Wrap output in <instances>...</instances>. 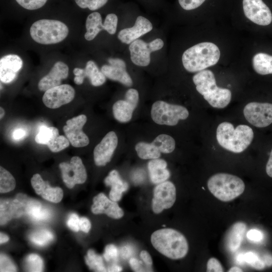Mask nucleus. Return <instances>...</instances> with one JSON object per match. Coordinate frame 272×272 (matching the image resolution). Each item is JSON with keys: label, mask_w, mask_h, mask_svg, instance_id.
Returning <instances> with one entry per match:
<instances>
[{"label": "nucleus", "mask_w": 272, "mask_h": 272, "mask_svg": "<svg viewBox=\"0 0 272 272\" xmlns=\"http://www.w3.org/2000/svg\"><path fill=\"white\" fill-rule=\"evenodd\" d=\"M193 82L197 91L214 108H223L230 103L232 94L230 90L218 87L214 73L203 70L194 75Z\"/></svg>", "instance_id": "4"}, {"label": "nucleus", "mask_w": 272, "mask_h": 272, "mask_svg": "<svg viewBox=\"0 0 272 272\" xmlns=\"http://www.w3.org/2000/svg\"><path fill=\"white\" fill-rule=\"evenodd\" d=\"M265 264V266H270L272 265V256L270 255H265L261 258Z\"/></svg>", "instance_id": "56"}, {"label": "nucleus", "mask_w": 272, "mask_h": 272, "mask_svg": "<svg viewBox=\"0 0 272 272\" xmlns=\"http://www.w3.org/2000/svg\"><path fill=\"white\" fill-rule=\"evenodd\" d=\"M67 226L73 231L77 232L80 228V218L75 213L71 214L66 222Z\"/></svg>", "instance_id": "48"}, {"label": "nucleus", "mask_w": 272, "mask_h": 272, "mask_svg": "<svg viewBox=\"0 0 272 272\" xmlns=\"http://www.w3.org/2000/svg\"><path fill=\"white\" fill-rule=\"evenodd\" d=\"M30 240L34 244L43 246L48 244L54 238L53 234L46 229L35 231L30 235Z\"/></svg>", "instance_id": "37"}, {"label": "nucleus", "mask_w": 272, "mask_h": 272, "mask_svg": "<svg viewBox=\"0 0 272 272\" xmlns=\"http://www.w3.org/2000/svg\"><path fill=\"white\" fill-rule=\"evenodd\" d=\"M117 23L118 18L115 14H108L103 23L104 30L111 35L114 34L116 31Z\"/></svg>", "instance_id": "42"}, {"label": "nucleus", "mask_w": 272, "mask_h": 272, "mask_svg": "<svg viewBox=\"0 0 272 272\" xmlns=\"http://www.w3.org/2000/svg\"><path fill=\"white\" fill-rule=\"evenodd\" d=\"M236 260L239 264L246 263L256 269H262L266 266L261 258L253 252L238 254L236 257Z\"/></svg>", "instance_id": "32"}, {"label": "nucleus", "mask_w": 272, "mask_h": 272, "mask_svg": "<svg viewBox=\"0 0 272 272\" xmlns=\"http://www.w3.org/2000/svg\"><path fill=\"white\" fill-rule=\"evenodd\" d=\"M176 188L174 184L165 181L158 184L154 189L152 201V210L155 214L172 207L176 200Z\"/></svg>", "instance_id": "11"}, {"label": "nucleus", "mask_w": 272, "mask_h": 272, "mask_svg": "<svg viewBox=\"0 0 272 272\" xmlns=\"http://www.w3.org/2000/svg\"><path fill=\"white\" fill-rule=\"evenodd\" d=\"M24 194H18L15 198L3 199L0 204L1 225L5 224L14 218L25 215Z\"/></svg>", "instance_id": "17"}, {"label": "nucleus", "mask_w": 272, "mask_h": 272, "mask_svg": "<svg viewBox=\"0 0 272 272\" xmlns=\"http://www.w3.org/2000/svg\"><path fill=\"white\" fill-rule=\"evenodd\" d=\"M152 29L153 25L151 22L145 17L140 16L137 17L132 27L122 29L118 33L117 37L121 42L128 44L149 32Z\"/></svg>", "instance_id": "18"}, {"label": "nucleus", "mask_w": 272, "mask_h": 272, "mask_svg": "<svg viewBox=\"0 0 272 272\" xmlns=\"http://www.w3.org/2000/svg\"><path fill=\"white\" fill-rule=\"evenodd\" d=\"M75 96V91L72 86L62 84L46 91L42 101L48 108L56 109L71 102Z\"/></svg>", "instance_id": "13"}, {"label": "nucleus", "mask_w": 272, "mask_h": 272, "mask_svg": "<svg viewBox=\"0 0 272 272\" xmlns=\"http://www.w3.org/2000/svg\"><path fill=\"white\" fill-rule=\"evenodd\" d=\"M206 0H178L180 6L185 10H191L199 7Z\"/></svg>", "instance_id": "45"}, {"label": "nucleus", "mask_w": 272, "mask_h": 272, "mask_svg": "<svg viewBox=\"0 0 272 272\" xmlns=\"http://www.w3.org/2000/svg\"><path fill=\"white\" fill-rule=\"evenodd\" d=\"M265 170L266 174L272 178V150L270 152L268 161L266 165Z\"/></svg>", "instance_id": "54"}, {"label": "nucleus", "mask_w": 272, "mask_h": 272, "mask_svg": "<svg viewBox=\"0 0 272 272\" xmlns=\"http://www.w3.org/2000/svg\"><path fill=\"white\" fill-rule=\"evenodd\" d=\"M69 28L63 22L43 19L35 21L30 28L31 38L41 44H52L63 40L69 34Z\"/></svg>", "instance_id": "6"}, {"label": "nucleus", "mask_w": 272, "mask_h": 272, "mask_svg": "<svg viewBox=\"0 0 272 272\" xmlns=\"http://www.w3.org/2000/svg\"><path fill=\"white\" fill-rule=\"evenodd\" d=\"M91 211L95 214H105L115 219H120L124 215L123 210L117 202L109 199L103 193H100L94 197Z\"/></svg>", "instance_id": "21"}, {"label": "nucleus", "mask_w": 272, "mask_h": 272, "mask_svg": "<svg viewBox=\"0 0 272 272\" xmlns=\"http://www.w3.org/2000/svg\"><path fill=\"white\" fill-rule=\"evenodd\" d=\"M16 181L13 175L3 167H0V192L6 193L13 190Z\"/></svg>", "instance_id": "36"}, {"label": "nucleus", "mask_w": 272, "mask_h": 272, "mask_svg": "<svg viewBox=\"0 0 272 272\" xmlns=\"http://www.w3.org/2000/svg\"><path fill=\"white\" fill-rule=\"evenodd\" d=\"M151 114L155 123L169 126L176 125L180 119H185L189 115L188 111L185 107L163 101H157L153 103Z\"/></svg>", "instance_id": "7"}, {"label": "nucleus", "mask_w": 272, "mask_h": 272, "mask_svg": "<svg viewBox=\"0 0 272 272\" xmlns=\"http://www.w3.org/2000/svg\"><path fill=\"white\" fill-rule=\"evenodd\" d=\"M245 16L252 22L266 26L272 21V14L262 0H243Z\"/></svg>", "instance_id": "14"}, {"label": "nucleus", "mask_w": 272, "mask_h": 272, "mask_svg": "<svg viewBox=\"0 0 272 272\" xmlns=\"http://www.w3.org/2000/svg\"><path fill=\"white\" fill-rule=\"evenodd\" d=\"M210 192L223 201H231L244 191L245 184L239 177L228 173H217L211 177L208 181Z\"/></svg>", "instance_id": "5"}, {"label": "nucleus", "mask_w": 272, "mask_h": 272, "mask_svg": "<svg viewBox=\"0 0 272 272\" xmlns=\"http://www.w3.org/2000/svg\"><path fill=\"white\" fill-rule=\"evenodd\" d=\"M118 250L116 247L113 244H109L105 248L103 257L106 261H110L116 258Z\"/></svg>", "instance_id": "46"}, {"label": "nucleus", "mask_w": 272, "mask_h": 272, "mask_svg": "<svg viewBox=\"0 0 272 272\" xmlns=\"http://www.w3.org/2000/svg\"><path fill=\"white\" fill-rule=\"evenodd\" d=\"M253 67L262 75L272 74V56L265 53H258L252 59Z\"/></svg>", "instance_id": "30"}, {"label": "nucleus", "mask_w": 272, "mask_h": 272, "mask_svg": "<svg viewBox=\"0 0 272 272\" xmlns=\"http://www.w3.org/2000/svg\"><path fill=\"white\" fill-rule=\"evenodd\" d=\"M243 113L246 119L257 127H264L272 123V104L250 102L244 107Z\"/></svg>", "instance_id": "9"}, {"label": "nucleus", "mask_w": 272, "mask_h": 272, "mask_svg": "<svg viewBox=\"0 0 272 272\" xmlns=\"http://www.w3.org/2000/svg\"><path fill=\"white\" fill-rule=\"evenodd\" d=\"M139 100L138 91L133 88L128 89L125 94V100L129 103L135 109Z\"/></svg>", "instance_id": "44"}, {"label": "nucleus", "mask_w": 272, "mask_h": 272, "mask_svg": "<svg viewBox=\"0 0 272 272\" xmlns=\"http://www.w3.org/2000/svg\"><path fill=\"white\" fill-rule=\"evenodd\" d=\"M31 183L35 192L44 199L55 203L58 202L62 199V189L58 187H50L48 182L44 181L39 174H35L32 176Z\"/></svg>", "instance_id": "23"}, {"label": "nucleus", "mask_w": 272, "mask_h": 272, "mask_svg": "<svg viewBox=\"0 0 272 272\" xmlns=\"http://www.w3.org/2000/svg\"><path fill=\"white\" fill-rule=\"evenodd\" d=\"M87 120V116L81 114L67 120L63 127L66 137L74 147H84L89 144V138L82 130Z\"/></svg>", "instance_id": "12"}, {"label": "nucleus", "mask_w": 272, "mask_h": 272, "mask_svg": "<svg viewBox=\"0 0 272 272\" xmlns=\"http://www.w3.org/2000/svg\"><path fill=\"white\" fill-rule=\"evenodd\" d=\"M220 55V50L215 44L203 42L186 49L182 54V62L187 71L198 72L216 64Z\"/></svg>", "instance_id": "2"}, {"label": "nucleus", "mask_w": 272, "mask_h": 272, "mask_svg": "<svg viewBox=\"0 0 272 272\" xmlns=\"http://www.w3.org/2000/svg\"><path fill=\"white\" fill-rule=\"evenodd\" d=\"M108 61L110 64H104L101 69L105 77L126 87L131 86L132 80L126 70L125 61L118 58H109Z\"/></svg>", "instance_id": "16"}, {"label": "nucleus", "mask_w": 272, "mask_h": 272, "mask_svg": "<svg viewBox=\"0 0 272 272\" xmlns=\"http://www.w3.org/2000/svg\"><path fill=\"white\" fill-rule=\"evenodd\" d=\"M138 156L142 159H154L161 155L159 150L152 143L139 142L135 146Z\"/></svg>", "instance_id": "31"}, {"label": "nucleus", "mask_w": 272, "mask_h": 272, "mask_svg": "<svg viewBox=\"0 0 272 272\" xmlns=\"http://www.w3.org/2000/svg\"><path fill=\"white\" fill-rule=\"evenodd\" d=\"M59 167L63 181L69 188H72L76 184L84 183L87 179L85 167L78 156L73 157L70 163H60Z\"/></svg>", "instance_id": "10"}, {"label": "nucleus", "mask_w": 272, "mask_h": 272, "mask_svg": "<svg viewBox=\"0 0 272 272\" xmlns=\"http://www.w3.org/2000/svg\"><path fill=\"white\" fill-rule=\"evenodd\" d=\"M85 261L90 269L96 271H107L104 266L102 257L93 249H89L85 256Z\"/></svg>", "instance_id": "35"}, {"label": "nucleus", "mask_w": 272, "mask_h": 272, "mask_svg": "<svg viewBox=\"0 0 272 272\" xmlns=\"http://www.w3.org/2000/svg\"><path fill=\"white\" fill-rule=\"evenodd\" d=\"M69 71V67L65 63L60 61L56 62L49 73L39 81L38 89L45 92L50 88L60 85L61 81L67 77Z\"/></svg>", "instance_id": "20"}, {"label": "nucleus", "mask_w": 272, "mask_h": 272, "mask_svg": "<svg viewBox=\"0 0 272 272\" xmlns=\"http://www.w3.org/2000/svg\"><path fill=\"white\" fill-rule=\"evenodd\" d=\"M118 144V138L113 131L108 132L94 150V160L98 166L109 162Z\"/></svg>", "instance_id": "15"}, {"label": "nucleus", "mask_w": 272, "mask_h": 272, "mask_svg": "<svg viewBox=\"0 0 272 272\" xmlns=\"http://www.w3.org/2000/svg\"><path fill=\"white\" fill-rule=\"evenodd\" d=\"M15 2L23 9L33 11L43 7L48 0H14Z\"/></svg>", "instance_id": "41"}, {"label": "nucleus", "mask_w": 272, "mask_h": 272, "mask_svg": "<svg viewBox=\"0 0 272 272\" xmlns=\"http://www.w3.org/2000/svg\"><path fill=\"white\" fill-rule=\"evenodd\" d=\"M0 110H1V111H0V113H1L0 118H1V119H2L4 117V115L5 114V110L4 109V108H2V107L0 108Z\"/></svg>", "instance_id": "60"}, {"label": "nucleus", "mask_w": 272, "mask_h": 272, "mask_svg": "<svg viewBox=\"0 0 272 272\" xmlns=\"http://www.w3.org/2000/svg\"><path fill=\"white\" fill-rule=\"evenodd\" d=\"M17 268L7 256L1 254L0 256V271H16Z\"/></svg>", "instance_id": "43"}, {"label": "nucleus", "mask_w": 272, "mask_h": 272, "mask_svg": "<svg viewBox=\"0 0 272 272\" xmlns=\"http://www.w3.org/2000/svg\"><path fill=\"white\" fill-rule=\"evenodd\" d=\"M70 141L67 138L63 135L55 137L47 145L49 149L52 152H58L69 147Z\"/></svg>", "instance_id": "39"}, {"label": "nucleus", "mask_w": 272, "mask_h": 272, "mask_svg": "<svg viewBox=\"0 0 272 272\" xmlns=\"http://www.w3.org/2000/svg\"><path fill=\"white\" fill-rule=\"evenodd\" d=\"M134 110L132 106L125 100L117 101L112 106L114 118L122 123L127 122L131 120Z\"/></svg>", "instance_id": "29"}, {"label": "nucleus", "mask_w": 272, "mask_h": 272, "mask_svg": "<svg viewBox=\"0 0 272 272\" xmlns=\"http://www.w3.org/2000/svg\"><path fill=\"white\" fill-rule=\"evenodd\" d=\"M23 66V61L16 54H8L0 59V79L4 83H10L17 77Z\"/></svg>", "instance_id": "22"}, {"label": "nucleus", "mask_w": 272, "mask_h": 272, "mask_svg": "<svg viewBox=\"0 0 272 272\" xmlns=\"http://www.w3.org/2000/svg\"><path fill=\"white\" fill-rule=\"evenodd\" d=\"M73 73L75 75L74 81L77 85L82 84L86 77L88 78L91 84L96 87L102 85L106 81L105 76L92 60L87 62L85 69L75 68Z\"/></svg>", "instance_id": "19"}, {"label": "nucleus", "mask_w": 272, "mask_h": 272, "mask_svg": "<svg viewBox=\"0 0 272 272\" xmlns=\"http://www.w3.org/2000/svg\"><path fill=\"white\" fill-rule=\"evenodd\" d=\"M152 144L156 146L161 153L165 154L172 152L175 148L174 139L170 135L165 134L157 136Z\"/></svg>", "instance_id": "33"}, {"label": "nucleus", "mask_w": 272, "mask_h": 272, "mask_svg": "<svg viewBox=\"0 0 272 272\" xmlns=\"http://www.w3.org/2000/svg\"><path fill=\"white\" fill-rule=\"evenodd\" d=\"M59 135L57 128L51 126L47 127L41 125L38 130V132L35 138V142L41 145H47L55 137Z\"/></svg>", "instance_id": "34"}, {"label": "nucleus", "mask_w": 272, "mask_h": 272, "mask_svg": "<svg viewBox=\"0 0 272 272\" xmlns=\"http://www.w3.org/2000/svg\"><path fill=\"white\" fill-rule=\"evenodd\" d=\"M25 215L35 222L47 220L51 217V212L35 199L28 197L24 194Z\"/></svg>", "instance_id": "24"}, {"label": "nucleus", "mask_w": 272, "mask_h": 272, "mask_svg": "<svg viewBox=\"0 0 272 272\" xmlns=\"http://www.w3.org/2000/svg\"><path fill=\"white\" fill-rule=\"evenodd\" d=\"M104 183L107 186H111L109 198L114 201H118L121 198L122 193L126 191L128 187V183L122 180L118 172L112 170L105 178Z\"/></svg>", "instance_id": "25"}, {"label": "nucleus", "mask_w": 272, "mask_h": 272, "mask_svg": "<svg viewBox=\"0 0 272 272\" xmlns=\"http://www.w3.org/2000/svg\"><path fill=\"white\" fill-rule=\"evenodd\" d=\"M228 271L230 272H235V271H243V270L239 267L237 266H233L231 267Z\"/></svg>", "instance_id": "59"}, {"label": "nucleus", "mask_w": 272, "mask_h": 272, "mask_svg": "<svg viewBox=\"0 0 272 272\" xmlns=\"http://www.w3.org/2000/svg\"><path fill=\"white\" fill-rule=\"evenodd\" d=\"M207 271H224V269L220 262L216 258L212 257L207 263Z\"/></svg>", "instance_id": "47"}, {"label": "nucleus", "mask_w": 272, "mask_h": 272, "mask_svg": "<svg viewBox=\"0 0 272 272\" xmlns=\"http://www.w3.org/2000/svg\"><path fill=\"white\" fill-rule=\"evenodd\" d=\"M9 240V238L7 235L3 233H0V243L1 244L5 243L7 242Z\"/></svg>", "instance_id": "57"}, {"label": "nucleus", "mask_w": 272, "mask_h": 272, "mask_svg": "<svg viewBox=\"0 0 272 272\" xmlns=\"http://www.w3.org/2000/svg\"><path fill=\"white\" fill-rule=\"evenodd\" d=\"M91 224L89 220L86 217H82L80 219V228L85 233H88L90 230Z\"/></svg>", "instance_id": "50"}, {"label": "nucleus", "mask_w": 272, "mask_h": 272, "mask_svg": "<svg viewBox=\"0 0 272 272\" xmlns=\"http://www.w3.org/2000/svg\"><path fill=\"white\" fill-rule=\"evenodd\" d=\"M108 0H74L76 5L81 9L91 11L97 10L105 6Z\"/></svg>", "instance_id": "40"}, {"label": "nucleus", "mask_w": 272, "mask_h": 272, "mask_svg": "<svg viewBox=\"0 0 272 272\" xmlns=\"http://www.w3.org/2000/svg\"><path fill=\"white\" fill-rule=\"evenodd\" d=\"M254 137L252 128L240 124L235 128L230 122H223L217 127L216 138L223 148L235 153L244 151L251 144Z\"/></svg>", "instance_id": "3"}, {"label": "nucleus", "mask_w": 272, "mask_h": 272, "mask_svg": "<svg viewBox=\"0 0 272 272\" xmlns=\"http://www.w3.org/2000/svg\"><path fill=\"white\" fill-rule=\"evenodd\" d=\"M129 264L131 269L134 271H143L142 262L135 258H131L129 260Z\"/></svg>", "instance_id": "51"}, {"label": "nucleus", "mask_w": 272, "mask_h": 272, "mask_svg": "<svg viewBox=\"0 0 272 272\" xmlns=\"http://www.w3.org/2000/svg\"><path fill=\"white\" fill-rule=\"evenodd\" d=\"M246 230V224L236 222L230 228L226 237V245L231 252L236 251L240 246Z\"/></svg>", "instance_id": "26"}, {"label": "nucleus", "mask_w": 272, "mask_h": 272, "mask_svg": "<svg viewBox=\"0 0 272 272\" xmlns=\"http://www.w3.org/2000/svg\"><path fill=\"white\" fill-rule=\"evenodd\" d=\"M163 46L164 42L160 38H156L149 43L138 39L129 46L131 60L137 65L146 66L150 63L151 53L161 49Z\"/></svg>", "instance_id": "8"}, {"label": "nucleus", "mask_w": 272, "mask_h": 272, "mask_svg": "<svg viewBox=\"0 0 272 272\" xmlns=\"http://www.w3.org/2000/svg\"><path fill=\"white\" fill-rule=\"evenodd\" d=\"M86 32L85 38L88 41L93 40L98 33L104 30L101 14L94 12L88 15L86 21Z\"/></svg>", "instance_id": "28"}, {"label": "nucleus", "mask_w": 272, "mask_h": 272, "mask_svg": "<svg viewBox=\"0 0 272 272\" xmlns=\"http://www.w3.org/2000/svg\"><path fill=\"white\" fill-rule=\"evenodd\" d=\"M154 247L165 256L173 259L183 258L188 251V244L184 236L171 228L155 231L151 237Z\"/></svg>", "instance_id": "1"}, {"label": "nucleus", "mask_w": 272, "mask_h": 272, "mask_svg": "<svg viewBox=\"0 0 272 272\" xmlns=\"http://www.w3.org/2000/svg\"><path fill=\"white\" fill-rule=\"evenodd\" d=\"M129 254V250L126 247H123L121 250V255L123 257H128Z\"/></svg>", "instance_id": "58"}, {"label": "nucleus", "mask_w": 272, "mask_h": 272, "mask_svg": "<svg viewBox=\"0 0 272 272\" xmlns=\"http://www.w3.org/2000/svg\"><path fill=\"white\" fill-rule=\"evenodd\" d=\"M24 263L27 271L33 272L43 271V261L37 254H30L28 255L25 258Z\"/></svg>", "instance_id": "38"}, {"label": "nucleus", "mask_w": 272, "mask_h": 272, "mask_svg": "<svg viewBox=\"0 0 272 272\" xmlns=\"http://www.w3.org/2000/svg\"><path fill=\"white\" fill-rule=\"evenodd\" d=\"M167 166V162L163 159H154L149 162L148 168L152 183L159 184L169 178L170 173L166 169Z\"/></svg>", "instance_id": "27"}, {"label": "nucleus", "mask_w": 272, "mask_h": 272, "mask_svg": "<svg viewBox=\"0 0 272 272\" xmlns=\"http://www.w3.org/2000/svg\"><path fill=\"white\" fill-rule=\"evenodd\" d=\"M27 132L22 128H17L13 132V138L15 140H19L26 136Z\"/></svg>", "instance_id": "52"}, {"label": "nucleus", "mask_w": 272, "mask_h": 272, "mask_svg": "<svg viewBox=\"0 0 272 272\" xmlns=\"http://www.w3.org/2000/svg\"><path fill=\"white\" fill-rule=\"evenodd\" d=\"M122 269V268L120 266L115 264H113L108 266L107 268V271L118 272L121 271Z\"/></svg>", "instance_id": "55"}, {"label": "nucleus", "mask_w": 272, "mask_h": 272, "mask_svg": "<svg viewBox=\"0 0 272 272\" xmlns=\"http://www.w3.org/2000/svg\"><path fill=\"white\" fill-rule=\"evenodd\" d=\"M246 236L249 240L254 242H259L262 241L263 238L262 233L255 229H252L248 231Z\"/></svg>", "instance_id": "49"}, {"label": "nucleus", "mask_w": 272, "mask_h": 272, "mask_svg": "<svg viewBox=\"0 0 272 272\" xmlns=\"http://www.w3.org/2000/svg\"><path fill=\"white\" fill-rule=\"evenodd\" d=\"M140 256L144 262L149 266L152 264V259L149 253L146 250L141 251Z\"/></svg>", "instance_id": "53"}]
</instances>
